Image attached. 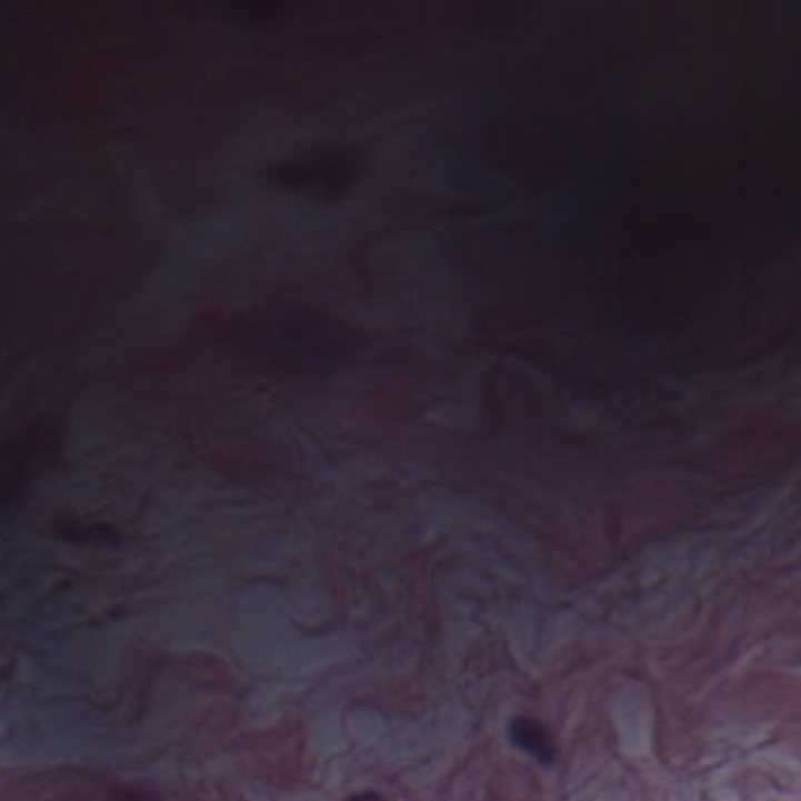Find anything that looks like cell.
<instances>
[{"instance_id": "1", "label": "cell", "mask_w": 801, "mask_h": 801, "mask_svg": "<svg viewBox=\"0 0 801 801\" xmlns=\"http://www.w3.org/2000/svg\"><path fill=\"white\" fill-rule=\"evenodd\" d=\"M509 735L518 748L532 754L537 762L547 764V767H551L555 762L558 748H555L553 735L544 722H539L534 718H515L509 727Z\"/></svg>"}, {"instance_id": "3", "label": "cell", "mask_w": 801, "mask_h": 801, "mask_svg": "<svg viewBox=\"0 0 801 801\" xmlns=\"http://www.w3.org/2000/svg\"><path fill=\"white\" fill-rule=\"evenodd\" d=\"M124 801H156V799H150V797H143V794H132V792H129Z\"/></svg>"}, {"instance_id": "2", "label": "cell", "mask_w": 801, "mask_h": 801, "mask_svg": "<svg viewBox=\"0 0 801 801\" xmlns=\"http://www.w3.org/2000/svg\"><path fill=\"white\" fill-rule=\"evenodd\" d=\"M348 801H384V797H380L378 792H359V794L350 797Z\"/></svg>"}]
</instances>
